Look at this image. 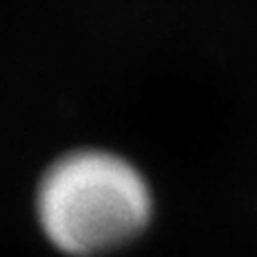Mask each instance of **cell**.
Instances as JSON below:
<instances>
[{"mask_svg": "<svg viewBox=\"0 0 257 257\" xmlns=\"http://www.w3.org/2000/svg\"><path fill=\"white\" fill-rule=\"evenodd\" d=\"M37 210L47 238L69 253H94L133 236L148 219L140 172L105 150L67 152L39 184Z\"/></svg>", "mask_w": 257, "mask_h": 257, "instance_id": "obj_1", "label": "cell"}]
</instances>
